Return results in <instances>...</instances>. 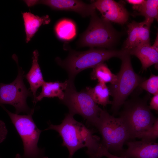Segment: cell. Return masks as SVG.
Returning a JSON list of instances; mask_svg holds the SVG:
<instances>
[{
	"mask_svg": "<svg viewBox=\"0 0 158 158\" xmlns=\"http://www.w3.org/2000/svg\"><path fill=\"white\" fill-rule=\"evenodd\" d=\"M73 114L69 113L60 124H50L45 130H53L61 137L62 145L66 147L69 153V158L80 149L86 147V153L90 157L98 158L103 145L99 138L94 135L95 130L89 129L84 124L76 120Z\"/></svg>",
	"mask_w": 158,
	"mask_h": 158,
	"instance_id": "obj_1",
	"label": "cell"
},
{
	"mask_svg": "<svg viewBox=\"0 0 158 158\" xmlns=\"http://www.w3.org/2000/svg\"><path fill=\"white\" fill-rule=\"evenodd\" d=\"M139 88L133 92L130 99L126 101L119 113V117L127 128L130 139L137 138L141 133L150 128L157 118L147 104L150 97L149 94L140 97L141 90Z\"/></svg>",
	"mask_w": 158,
	"mask_h": 158,
	"instance_id": "obj_2",
	"label": "cell"
},
{
	"mask_svg": "<svg viewBox=\"0 0 158 158\" xmlns=\"http://www.w3.org/2000/svg\"><path fill=\"white\" fill-rule=\"evenodd\" d=\"M126 53L123 50L91 48L83 51H71L65 59L62 60L58 57L56 59L58 65L67 72L68 79L74 80L76 75L83 70L93 68L113 57L120 59Z\"/></svg>",
	"mask_w": 158,
	"mask_h": 158,
	"instance_id": "obj_3",
	"label": "cell"
},
{
	"mask_svg": "<svg viewBox=\"0 0 158 158\" xmlns=\"http://www.w3.org/2000/svg\"><path fill=\"white\" fill-rule=\"evenodd\" d=\"M120 59L121 64L116 74L117 79L108 87L113 98L111 110L114 115L118 113L129 96L146 79L137 74L131 64L130 55L126 53Z\"/></svg>",
	"mask_w": 158,
	"mask_h": 158,
	"instance_id": "obj_4",
	"label": "cell"
},
{
	"mask_svg": "<svg viewBox=\"0 0 158 158\" xmlns=\"http://www.w3.org/2000/svg\"><path fill=\"white\" fill-rule=\"evenodd\" d=\"M0 105L8 114L22 139L24 150L22 158H48L45 156L44 150L38 147L42 131L37 127L32 119L34 109L28 115H21L12 113L2 104Z\"/></svg>",
	"mask_w": 158,
	"mask_h": 158,
	"instance_id": "obj_5",
	"label": "cell"
},
{
	"mask_svg": "<svg viewBox=\"0 0 158 158\" xmlns=\"http://www.w3.org/2000/svg\"><path fill=\"white\" fill-rule=\"evenodd\" d=\"M95 127L102 136V145L109 152L120 154L123 150V145L130 137L126 125L119 117H115L102 109Z\"/></svg>",
	"mask_w": 158,
	"mask_h": 158,
	"instance_id": "obj_6",
	"label": "cell"
},
{
	"mask_svg": "<svg viewBox=\"0 0 158 158\" xmlns=\"http://www.w3.org/2000/svg\"><path fill=\"white\" fill-rule=\"evenodd\" d=\"M68 80V85L62 102L68 107L69 113L80 115L88 125L95 126L102 109L85 90L76 91L74 80Z\"/></svg>",
	"mask_w": 158,
	"mask_h": 158,
	"instance_id": "obj_7",
	"label": "cell"
},
{
	"mask_svg": "<svg viewBox=\"0 0 158 158\" xmlns=\"http://www.w3.org/2000/svg\"><path fill=\"white\" fill-rule=\"evenodd\" d=\"M88 27L78 42L80 47H97L110 49L117 42L119 34L110 22L95 12L91 16Z\"/></svg>",
	"mask_w": 158,
	"mask_h": 158,
	"instance_id": "obj_8",
	"label": "cell"
},
{
	"mask_svg": "<svg viewBox=\"0 0 158 158\" xmlns=\"http://www.w3.org/2000/svg\"><path fill=\"white\" fill-rule=\"evenodd\" d=\"M13 59L18 66V74L16 79L8 84L0 83V105L8 104L13 106L16 109V114L21 112L30 114L32 109L28 106L26 99L31 96V92L27 89L23 81L24 72L19 66L18 58L16 54Z\"/></svg>",
	"mask_w": 158,
	"mask_h": 158,
	"instance_id": "obj_9",
	"label": "cell"
},
{
	"mask_svg": "<svg viewBox=\"0 0 158 158\" xmlns=\"http://www.w3.org/2000/svg\"><path fill=\"white\" fill-rule=\"evenodd\" d=\"M27 6L31 7L37 4L47 5L54 9L73 11L83 17L91 16L96 12L92 4H87L76 0H24Z\"/></svg>",
	"mask_w": 158,
	"mask_h": 158,
	"instance_id": "obj_10",
	"label": "cell"
},
{
	"mask_svg": "<svg viewBox=\"0 0 158 158\" xmlns=\"http://www.w3.org/2000/svg\"><path fill=\"white\" fill-rule=\"evenodd\" d=\"M92 4L100 12L102 17L110 22L122 25L128 20V13L122 3L113 0H98Z\"/></svg>",
	"mask_w": 158,
	"mask_h": 158,
	"instance_id": "obj_11",
	"label": "cell"
},
{
	"mask_svg": "<svg viewBox=\"0 0 158 158\" xmlns=\"http://www.w3.org/2000/svg\"><path fill=\"white\" fill-rule=\"evenodd\" d=\"M151 24L145 20L138 23L133 21L128 25V37L123 50L128 51L138 46L150 45V28Z\"/></svg>",
	"mask_w": 158,
	"mask_h": 158,
	"instance_id": "obj_12",
	"label": "cell"
},
{
	"mask_svg": "<svg viewBox=\"0 0 158 158\" xmlns=\"http://www.w3.org/2000/svg\"><path fill=\"white\" fill-rule=\"evenodd\" d=\"M127 149L121 153L123 158H158V144L142 140L126 141Z\"/></svg>",
	"mask_w": 158,
	"mask_h": 158,
	"instance_id": "obj_13",
	"label": "cell"
},
{
	"mask_svg": "<svg viewBox=\"0 0 158 158\" xmlns=\"http://www.w3.org/2000/svg\"><path fill=\"white\" fill-rule=\"evenodd\" d=\"M126 51L130 55H134L139 59L143 70H146L154 64L157 67L158 63V51L151 45L139 46Z\"/></svg>",
	"mask_w": 158,
	"mask_h": 158,
	"instance_id": "obj_14",
	"label": "cell"
},
{
	"mask_svg": "<svg viewBox=\"0 0 158 158\" xmlns=\"http://www.w3.org/2000/svg\"><path fill=\"white\" fill-rule=\"evenodd\" d=\"M39 52L37 50L33 52L31 67L25 77L30 85V89L33 96V102L35 103L37 90L44 82L40 66L38 63Z\"/></svg>",
	"mask_w": 158,
	"mask_h": 158,
	"instance_id": "obj_15",
	"label": "cell"
},
{
	"mask_svg": "<svg viewBox=\"0 0 158 158\" xmlns=\"http://www.w3.org/2000/svg\"><path fill=\"white\" fill-rule=\"evenodd\" d=\"M26 34V42H28L42 25L48 24L51 20L48 15L40 17L30 12L22 13Z\"/></svg>",
	"mask_w": 158,
	"mask_h": 158,
	"instance_id": "obj_16",
	"label": "cell"
},
{
	"mask_svg": "<svg viewBox=\"0 0 158 158\" xmlns=\"http://www.w3.org/2000/svg\"><path fill=\"white\" fill-rule=\"evenodd\" d=\"M68 82V79L62 83L58 81L54 82L45 81L42 86L41 92L36 96L35 104L44 97H57L61 100L64 97V91L67 87Z\"/></svg>",
	"mask_w": 158,
	"mask_h": 158,
	"instance_id": "obj_17",
	"label": "cell"
},
{
	"mask_svg": "<svg viewBox=\"0 0 158 158\" xmlns=\"http://www.w3.org/2000/svg\"><path fill=\"white\" fill-rule=\"evenodd\" d=\"M85 90L97 104L103 107L111 104L109 90L106 83L98 82L94 87H87Z\"/></svg>",
	"mask_w": 158,
	"mask_h": 158,
	"instance_id": "obj_18",
	"label": "cell"
},
{
	"mask_svg": "<svg viewBox=\"0 0 158 158\" xmlns=\"http://www.w3.org/2000/svg\"><path fill=\"white\" fill-rule=\"evenodd\" d=\"M54 31L59 39L65 41L72 40L76 34L75 24L72 20L66 19L59 21L55 26Z\"/></svg>",
	"mask_w": 158,
	"mask_h": 158,
	"instance_id": "obj_19",
	"label": "cell"
},
{
	"mask_svg": "<svg viewBox=\"0 0 158 158\" xmlns=\"http://www.w3.org/2000/svg\"><path fill=\"white\" fill-rule=\"evenodd\" d=\"M92 80H97L98 82L113 84L117 79L116 74L113 73L105 63H100L93 68L90 74Z\"/></svg>",
	"mask_w": 158,
	"mask_h": 158,
	"instance_id": "obj_20",
	"label": "cell"
},
{
	"mask_svg": "<svg viewBox=\"0 0 158 158\" xmlns=\"http://www.w3.org/2000/svg\"><path fill=\"white\" fill-rule=\"evenodd\" d=\"M135 15L144 16L145 20L151 24L154 19L158 20V0H145Z\"/></svg>",
	"mask_w": 158,
	"mask_h": 158,
	"instance_id": "obj_21",
	"label": "cell"
},
{
	"mask_svg": "<svg viewBox=\"0 0 158 158\" xmlns=\"http://www.w3.org/2000/svg\"><path fill=\"white\" fill-rule=\"evenodd\" d=\"M138 87L154 95L158 94V76L152 74L139 85Z\"/></svg>",
	"mask_w": 158,
	"mask_h": 158,
	"instance_id": "obj_22",
	"label": "cell"
},
{
	"mask_svg": "<svg viewBox=\"0 0 158 158\" xmlns=\"http://www.w3.org/2000/svg\"><path fill=\"white\" fill-rule=\"evenodd\" d=\"M158 138V118H157L152 126L144 131L137 137L142 140L148 142H155Z\"/></svg>",
	"mask_w": 158,
	"mask_h": 158,
	"instance_id": "obj_23",
	"label": "cell"
},
{
	"mask_svg": "<svg viewBox=\"0 0 158 158\" xmlns=\"http://www.w3.org/2000/svg\"><path fill=\"white\" fill-rule=\"evenodd\" d=\"M7 133L8 130L5 123L0 120V143L6 139Z\"/></svg>",
	"mask_w": 158,
	"mask_h": 158,
	"instance_id": "obj_24",
	"label": "cell"
},
{
	"mask_svg": "<svg viewBox=\"0 0 158 158\" xmlns=\"http://www.w3.org/2000/svg\"><path fill=\"white\" fill-rule=\"evenodd\" d=\"M144 0H127L126 1L132 4L133 8L137 11L140 8L145 1Z\"/></svg>",
	"mask_w": 158,
	"mask_h": 158,
	"instance_id": "obj_25",
	"label": "cell"
},
{
	"mask_svg": "<svg viewBox=\"0 0 158 158\" xmlns=\"http://www.w3.org/2000/svg\"><path fill=\"white\" fill-rule=\"evenodd\" d=\"M150 109L158 111V94L154 95L151 99L150 105H149Z\"/></svg>",
	"mask_w": 158,
	"mask_h": 158,
	"instance_id": "obj_26",
	"label": "cell"
},
{
	"mask_svg": "<svg viewBox=\"0 0 158 158\" xmlns=\"http://www.w3.org/2000/svg\"><path fill=\"white\" fill-rule=\"evenodd\" d=\"M102 157H105L107 158H123L114 155L110 152L104 146L103 147L100 152V158Z\"/></svg>",
	"mask_w": 158,
	"mask_h": 158,
	"instance_id": "obj_27",
	"label": "cell"
},
{
	"mask_svg": "<svg viewBox=\"0 0 158 158\" xmlns=\"http://www.w3.org/2000/svg\"><path fill=\"white\" fill-rule=\"evenodd\" d=\"M158 33L157 34V36L156 39L155 40L154 42V44L152 46L156 50L158 51Z\"/></svg>",
	"mask_w": 158,
	"mask_h": 158,
	"instance_id": "obj_28",
	"label": "cell"
},
{
	"mask_svg": "<svg viewBox=\"0 0 158 158\" xmlns=\"http://www.w3.org/2000/svg\"><path fill=\"white\" fill-rule=\"evenodd\" d=\"M90 158H97L95 157H90Z\"/></svg>",
	"mask_w": 158,
	"mask_h": 158,
	"instance_id": "obj_29",
	"label": "cell"
}]
</instances>
